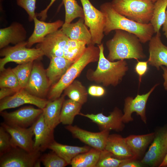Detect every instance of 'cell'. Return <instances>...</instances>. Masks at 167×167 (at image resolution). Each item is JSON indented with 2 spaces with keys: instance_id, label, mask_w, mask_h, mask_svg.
<instances>
[{
  "instance_id": "cell-19",
  "label": "cell",
  "mask_w": 167,
  "mask_h": 167,
  "mask_svg": "<svg viewBox=\"0 0 167 167\" xmlns=\"http://www.w3.org/2000/svg\"><path fill=\"white\" fill-rule=\"evenodd\" d=\"M156 34L149 41L148 61L149 65L159 70L162 66L167 67V46L162 43L160 32Z\"/></svg>"
},
{
  "instance_id": "cell-27",
  "label": "cell",
  "mask_w": 167,
  "mask_h": 167,
  "mask_svg": "<svg viewBox=\"0 0 167 167\" xmlns=\"http://www.w3.org/2000/svg\"><path fill=\"white\" fill-rule=\"evenodd\" d=\"M91 147L88 146L82 147L63 144L55 140L49 146L48 149L54 152L63 159L68 165L77 155L89 151Z\"/></svg>"
},
{
  "instance_id": "cell-46",
  "label": "cell",
  "mask_w": 167,
  "mask_h": 167,
  "mask_svg": "<svg viewBox=\"0 0 167 167\" xmlns=\"http://www.w3.org/2000/svg\"><path fill=\"white\" fill-rule=\"evenodd\" d=\"M162 30L164 32V35L167 38V10L166 11V17L164 23L162 25Z\"/></svg>"
},
{
  "instance_id": "cell-15",
  "label": "cell",
  "mask_w": 167,
  "mask_h": 167,
  "mask_svg": "<svg viewBox=\"0 0 167 167\" xmlns=\"http://www.w3.org/2000/svg\"><path fill=\"white\" fill-rule=\"evenodd\" d=\"M48 101L49 100L37 97L25 89L21 88L14 94L0 100V111L26 104L34 105L43 109Z\"/></svg>"
},
{
  "instance_id": "cell-17",
  "label": "cell",
  "mask_w": 167,
  "mask_h": 167,
  "mask_svg": "<svg viewBox=\"0 0 167 167\" xmlns=\"http://www.w3.org/2000/svg\"><path fill=\"white\" fill-rule=\"evenodd\" d=\"M1 126L10 135L12 147H19L29 152L35 151L32 140L34 135L32 125L24 128L10 126L3 122L1 123Z\"/></svg>"
},
{
  "instance_id": "cell-10",
  "label": "cell",
  "mask_w": 167,
  "mask_h": 167,
  "mask_svg": "<svg viewBox=\"0 0 167 167\" xmlns=\"http://www.w3.org/2000/svg\"><path fill=\"white\" fill-rule=\"evenodd\" d=\"M42 113V109L28 106L10 112L2 111L0 114L6 124L27 128L32 126Z\"/></svg>"
},
{
  "instance_id": "cell-1",
  "label": "cell",
  "mask_w": 167,
  "mask_h": 167,
  "mask_svg": "<svg viewBox=\"0 0 167 167\" xmlns=\"http://www.w3.org/2000/svg\"><path fill=\"white\" fill-rule=\"evenodd\" d=\"M100 10L105 17L104 34L108 35L113 30L120 29L135 35L142 43L149 41L155 33L151 24H142L130 20L120 14L113 8L110 2L102 3Z\"/></svg>"
},
{
  "instance_id": "cell-12",
  "label": "cell",
  "mask_w": 167,
  "mask_h": 167,
  "mask_svg": "<svg viewBox=\"0 0 167 167\" xmlns=\"http://www.w3.org/2000/svg\"><path fill=\"white\" fill-rule=\"evenodd\" d=\"M79 115L89 119L96 124L100 131L114 130L120 132L122 131L125 127L124 123L122 120L123 114L117 107H115L107 116L102 113L96 114L80 113Z\"/></svg>"
},
{
  "instance_id": "cell-11",
  "label": "cell",
  "mask_w": 167,
  "mask_h": 167,
  "mask_svg": "<svg viewBox=\"0 0 167 167\" xmlns=\"http://www.w3.org/2000/svg\"><path fill=\"white\" fill-rule=\"evenodd\" d=\"M69 39L60 29L46 36L36 48L40 49L44 55L49 59L63 57L64 49Z\"/></svg>"
},
{
  "instance_id": "cell-47",
  "label": "cell",
  "mask_w": 167,
  "mask_h": 167,
  "mask_svg": "<svg viewBox=\"0 0 167 167\" xmlns=\"http://www.w3.org/2000/svg\"><path fill=\"white\" fill-rule=\"evenodd\" d=\"M167 166V152L166 154L161 163L159 165V167H166Z\"/></svg>"
},
{
  "instance_id": "cell-35",
  "label": "cell",
  "mask_w": 167,
  "mask_h": 167,
  "mask_svg": "<svg viewBox=\"0 0 167 167\" xmlns=\"http://www.w3.org/2000/svg\"><path fill=\"white\" fill-rule=\"evenodd\" d=\"M1 72L0 88H8L19 90L21 88L16 75L12 69H5Z\"/></svg>"
},
{
  "instance_id": "cell-30",
  "label": "cell",
  "mask_w": 167,
  "mask_h": 167,
  "mask_svg": "<svg viewBox=\"0 0 167 167\" xmlns=\"http://www.w3.org/2000/svg\"><path fill=\"white\" fill-rule=\"evenodd\" d=\"M64 94L69 99L83 105L87 101L88 92L81 82L74 80L64 90Z\"/></svg>"
},
{
  "instance_id": "cell-28",
  "label": "cell",
  "mask_w": 167,
  "mask_h": 167,
  "mask_svg": "<svg viewBox=\"0 0 167 167\" xmlns=\"http://www.w3.org/2000/svg\"><path fill=\"white\" fill-rule=\"evenodd\" d=\"M82 105L70 99L65 100L60 113V123L64 125H72L75 117L80 113Z\"/></svg>"
},
{
  "instance_id": "cell-24",
  "label": "cell",
  "mask_w": 167,
  "mask_h": 167,
  "mask_svg": "<svg viewBox=\"0 0 167 167\" xmlns=\"http://www.w3.org/2000/svg\"><path fill=\"white\" fill-rule=\"evenodd\" d=\"M50 59L49 65L45 70L52 86L61 78L73 63L64 57H55Z\"/></svg>"
},
{
  "instance_id": "cell-22",
  "label": "cell",
  "mask_w": 167,
  "mask_h": 167,
  "mask_svg": "<svg viewBox=\"0 0 167 167\" xmlns=\"http://www.w3.org/2000/svg\"><path fill=\"white\" fill-rule=\"evenodd\" d=\"M61 29L70 39L84 41L87 45L93 44L91 34L83 18H79L75 23L63 24Z\"/></svg>"
},
{
  "instance_id": "cell-34",
  "label": "cell",
  "mask_w": 167,
  "mask_h": 167,
  "mask_svg": "<svg viewBox=\"0 0 167 167\" xmlns=\"http://www.w3.org/2000/svg\"><path fill=\"white\" fill-rule=\"evenodd\" d=\"M34 62L19 64L12 69L18 80L21 88L25 89L32 71Z\"/></svg>"
},
{
  "instance_id": "cell-31",
  "label": "cell",
  "mask_w": 167,
  "mask_h": 167,
  "mask_svg": "<svg viewBox=\"0 0 167 167\" xmlns=\"http://www.w3.org/2000/svg\"><path fill=\"white\" fill-rule=\"evenodd\" d=\"M86 42L69 38L65 46L63 57L73 63L77 61L85 52Z\"/></svg>"
},
{
  "instance_id": "cell-39",
  "label": "cell",
  "mask_w": 167,
  "mask_h": 167,
  "mask_svg": "<svg viewBox=\"0 0 167 167\" xmlns=\"http://www.w3.org/2000/svg\"><path fill=\"white\" fill-rule=\"evenodd\" d=\"M17 4L27 12L30 21L33 20L36 16L35 13L36 0H16Z\"/></svg>"
},
{
  "instance_id": "cell-33",
  "label": "cell",
  "mask_w": 167,
  "mask_h": 167,
  "mask_svg": "<svg viewBox=\"0 0 167 167\" xmlns=\"http://www.w3.org/2000/svg\"><path fill=\"white\" fill-rule=\"evenodd\" d=\"M62 1L65 11V20L63 24H70L77 18H84L83 8L79 5L76 0H62Z\"/></svg>"
},
{
  "instance_id": "cell-2",
  "label": "cell",
  "mask_w": 167,
  "mask_h": 167,
  "mask_svg": "<svg viewBox=\"0 0 167 167\" xmlns=\"http://www.w3.org/2000/svg\"><path fill=\"white\" fill-rule=\"evenodd\" d=\"M141 43L135 34L122 30H116L113 37L106 43L109 50L107 58L112 62L126 59H144L146 56Z\"/></svg>"
},
{
  "instance_id": "cell-3",
  "label": "cell",
  "mask_w": 167,
  "mask_h": 167,
  "mask_svg": "<svg viewBox=\"0 0 167 167\" xmlns=\"http://www.w3.org/2000/svg\"><path fill=\"white\" fill-rule=\"evenodd\" d=\"M97 46L100 52L97 68L95 70H88L86 77L89 80L101 84L104 86H116L121 81L128 70L127 63L124 60L109 61L104 55L103 44Z\"/></svg>"
},
{
  "instance_id": "cell-40",
  "label": "cell",
  "mask_w": 167,
  "mask_h": 167,
  "mask_svg": "<svg viewBox=\"0 0 167 167\" xmlns=\"http://www.w3.org/2000/svg\"><path fill=\"white\" fill-rule=\"evenodd\" d=\"M138 62L136 64L135 70L139 76V82H141L142 77L147 72L148 70V61Z\"/></svg>"
},
{
  "instance_id": "cell-16",
  "label": "cell",
  "mask_w": 167,
  "mask_h": 167,
  "mask_svg": "<svg viewBox=\"0 0 167 167\" xmlns=\"http://www.w3.org/2000/svg\"><path fill=\"white\" fill-rule=\"evenodd\" d=\"M50 86L46 70L40 64L33 62L31 74L25 89L35 96L44 98Z\"/></svg>"
},
{
  "instance_id": "cell-18",
  "label": "cell",
  "mask_w": 167,
  "mask_h": 167,
  "mask_svg": "<svg viewBox=\"0 0 167 167\" xmlns=\"http://www.w3.org/2000/svg\"><path fill=\"white\" fill-rule=\"evenodd\" d=\"M32 125L35 136L34 150L41 152L44 151L54 140V130L46 124L42 113Z\"/></svg>"
},
{
  "instance_id": "cell-43",
  "label": "cell",
  "mask_w": 167,
  "mask_h": 167,
  "mask_svg": "<svg viewBox=\"0 0 167 167\" xmlns=\"http://www.w3.org/2000/svg\"><path fill=\"white\" fill-rule=\"evenodd\" d=\"M19 90L8 88H1L0 90V100L12 95Z\"/></svg>"
},
{
  "instance_id": "cell-41",
  "label": "cell",
  "mask_w": 167,
  "mask_h": 167,
  "mask_svg": "<svg viewBox=\"0 0 167 167\" xmlns=\"http://www.w3.org/2000/svg\"><path fill=\"white\" fill-rule=\"evenodd\" d=\"M88 92L90 95L96 97H100L103 96L105 93V90L102 86L92 85L89 87Z\"/></svg>"
},
{
  "instance_id": "cell-9",
  "label": "cell",
  "mask_w": 167,
  "mask_h": 167,
  "mask_svg": "<svg viewBox=\"0 0 167 167\" xmlns=\"http://www.w3.org/2000/svg\"><path fill=\"white\" fill-rule=\"evenodd\" d=\"M167 152V129L155 133L154 138L147 152L140 161L144 165L159 167Z\"/></svg>"
},
{
  "instance_id": "cell-20",
  "label": "cell",
  "mask_w": 167,
  "mask_h": 167,
  "mask_svg": "<svg viewBox=\"0 0 167 167\" xmlns=\"http://www.w3.org/2000/svg\"><path fill=\"white\" fill-rule=\"evenodd\" d=\"M34 28L32 34L27 41V47H31L36 43L41 42L47 35L62 27L64 22L58 20L53 22H46L38 20L36 16L33 19Z\"/></svg>"
},
{
  "instance_id": "cell-29",
  "label": "cell",
  "mask_w": 167,
  "mask_h": 167,
  "mask_svg": "<svg viewBox=\"0 0 167 167\" xmlns=\"http://www.w3.org/2000/svg\"><path fill=\"white\" fill-rule=\"evenodd\" d=\"M101 151L92 148L76 156L70 165L72 167H96Z\"/></svg>"
},
{
  "instance_id": "cell-14",
  "label": "cell",
  "mask_w": 167,
  "mask_h": 167,
  "mask_svg": "<svg viewBox=\"0 0 167 167\" xmlns=\"http://www.w3.org/2000/svg\"><path fill=\"white\" fill-rule=\"evenodd\" d=\"M65 128L74 138L79 139L90 147L100 151L105 149L109 135V131L93 132L82 129L76 125H66Z\"/></svg>"
},
{
  "instance_id": "cell-42",
  "label": "cell",
  "mask_w": 167,
  "mask_h": 167,
  "mask_svg": "<svg viewBox=\"0 0 167 167\" xmlns=\"http://www.w3.org/2000/svg\"><path fill=\"white\" fill-rule=\"evenodd\" d=\"M144 166L135 157L124 159L119 167H140Z\"/></svg>"
},
{
  "instance_id": "cell-38",
  "label": "cell",
  "mask_w": 167,
  "mask_h": 167,
  "mask_svg": "<svg viewBox=\"0 0 167 167\" xmlns=\"http://www.w3.org/2000/svg\"><path fill=\"white\" fill-rule=\"evenodd\" d=\"M12 147L10 135L1 126L0 127V156L7 152Z\"/></svg>"
},
{
  "instance_id": "cell-6",
  "label": "cell",
  "mask_w": 167,
  "mask_h": 167,
  "mask_svg": "<svg viewBox=\"0 0 167 167\" xmlns=\"http://www.w3.org/2000/svg\"><path fill=\"white\" fill-rule=\"evenodd\" d=\"M27 41H24L13 46L5 47L0 51V71L4 70L5 65L10 62L19 64L34 62L44 56L41 50L38 48L27 47Z\"/></svg>"
},
{
  "instance_id": "cell-45",
  "label": "cell",
  "mask_w": 167,
  "mask_h": 167,
  "mask_svg": "<svg viewBox=\"0 0 167 167\" xmlns=\"http://www.w3.org/2000/svg\"><path fill=\"white\" fill-rule=\"evenodd\" d=\"M161 67L163 71L162 75L163 77L164 80L163 86L165 89L167 91V67L164 66H162Z\"/></svg>"
},
{
  "instance_id": "cell-5",
  "label": "cell",
  "mask_w": 167,
  "mask_h": 167,
  "mask_svg": "<svg viewBox=\"0 0 167 167\" xmlns=\"http://www.w3.org/2000/svg\"><path fill=\"white\" fill-rule=\"evenodd\" d=\"M113 9L127 18L142 24L150 23L154 3L150 0H112Z\"/></svg>"
},
{
  "instance_id": "cell-23",
  "label": "cell",
  "mask_w": 167,
  "mask_h": 167,
  "mask_svg": "<svg viewBox=\"0 0 167 167\" xmlns=\"http://www.w3.org/2000/svg\"><path fill=\"white\" fill-rule=\"evenodd\" d=\"M105 149L112 153L115 157L120 160L135 157L126 144L124 138L120 135L109 134Z\"/></svg>"
},
{
  "instance_id": "cell-8",
  "label": "cell",
  "mask_w": 167,
  "mask_h": 167,
  "mask_svg": "<svg viewBox=\"0 0 167 167\" xmlns=\"http://www.w3.org/2000/svg\"><path fill=\"white\" fill-rule=\"evenodd\" d=\"M80 0L84 10V23L89 28L93 44L100 45L105 35V15L100 10L95 7L89 0Z\"/></svg>"
},
{
  "instance_id": "cell-44",
  "label": "cell",
  "mask_w": 167,
  "mask_h": 167,
  "mask_svg": "<svg viewBox=\"0 0 167 167\" xmlns=\"http://www.w3.org/2000/svg\"><path fill=\"white\" fill-rule=\"evenodd\" d=\"M56 0H51L50 2L47 7L41 11L40 13L36 14V16L40 17L42 21L45 20L47 17V12L49 8Z\"/></svg>"
},
{
  "instance_id": "cell-25",
  "label": "cell",
  "mask_w": 167,
  "mask_h": 167,
  "mask_svg": "<svg viewBox=\"0 0 167 167\" xmlns=\"http://www.w3.org/2000/svg\"><path fill=\"white\" fill-rule=\"evenodd\" d=\"M65 96L63 94L54 100H49L43 109L42 114L45 122L48 126L52 129L54 130L60 123V113Z\"/></svg>"
},
{
  "instance_id": "cell-32",
  "label": "cell",
  "mask_w": 167,
  "mask_h": 167,
  "mask_svg": "<svg viewBox=\"0 0 167 167\" xmlns=\"http://www.w3.org/2000/svg\"><path fill=\"white\" fill-rule=\"evenodd\" d=\"M167 7V0H157L154 3L153 15L150 23L155 33L160 32L164 22Z\"/></svg>"
},
{
  "instance_id": "cell-37",
  "label": "cell",
  "mask_w": 167,
  "mask_h": 167,
  "mask_svg": "<svg viewBox=\"0 0 167 167\" xmlns=\"http://www.w3.org/2000/svg\"><path fill=\"white\" fill-rule=\"evenodd\" d=\"M40 159L45 167H64L68 165L66 161L53 151L41 156Z\"/></svg>"
},
{
  "instance_id": "cell-48",
  "label": "cell",
  "mask_w": 167,
  "mask_h": 167,
  "mask_svg": "<svg viewBox=\"0 0 167 167\" xmlns=\"http://www.w3.org/2000/svg\"><path fill=\"white\" fill-rule=\"evenodd\" d=\"M153 3H155L157 0H150Z\"/></svg>"
},
{
  "instance_id": "cell-36",
  "label": "cell",
  "mask_w": 167,
  "mask_h": 167,
  "mask_svg": "<svg viewBox=\"0 0 167 167\" xmlns=\"http://www.w3.org/2000/svg\"><path fill=\"white\" fill-rule=\"evenodd\" d=\"M123 160L115 157L112 153L104 149L101 151L96 167H119Z\"/></svg>"
},
{
  "instance_id": "cell-26",
  "label": "cell",
  "mask_w": 167,
  "mask_h": 167,
  "mask_svg": "<svg viewBox=\"0 0 167 167\" xmlns=\"http://www.w3.org/2000/svg\"><path fill=\"white\" fill-rule=\"evenodd\" d=\"M155 133L146 134L131 135L124 138L126 143L131 152L136 159L141 157L155 136Z\"/></svg>"
},
{
  "instance_id": "cell-4",
  "label": "cell",
  "mask_w": 167,
  "mask_h": 167,
  "mask_svg": "<svg viewBox=\"0 0 167 167\" xmlns=\"http://www.w3.org/2000/svg\"><path fill=\"white\" fill-rule=\"evenodd\" d=\"M100 50L98 46L87 45L82 56L73 63L61 78L52 86L48 95V100H54L61 96L63 91L79 75L90 63L98 61Z\"/></svg>"
},
{
  "instance_id": "cell-7",
  "label": "cell",
  "mask_w": 167,
  "mask_h": 167,
  "mask_svg": "<svg viewBox=\"0 0 167 167\" xmlns=\"http://www.w3.org/2000/svg\"><path fill=\"white\" fill-rule=\"evenodd\" d=\"M41 152H29L19 147H12L0 156V167H39Z\"/></svg>"
},
{
  "instance_id": "cell-13",
  "label": "cell",
  "mask_w": 167,
  "mask_h": 167,
  "mask_svg": "<svg viewBox=\"0 0 167 167\" xmlns=\"http://www.w3.org/2000/svg\"><path fill=\"white\" fill-rule=\"evenodd\" d=\"M158 85V84H155L148 92L145 94H138L134 98L128 96L125 99L124 113L122 117L123 123H127L133 121L134 119L131 115L133 113L135 112L140 116L142 121L146 124L147 118L146 109L147 103L149 96Z\"/></svg>"
},
{
  "instance_id": "cell-21",
  "label": "cell",
  "mask_w": 167,
  "mask_h": 167,
  "mask_svg": "<svg viewBox=\"0 0 167 167\" xmlns=\"http://www.w3.org/2000/svg\"><path fill=\"white\" fill-rule=\"evenodd\" d=\"M26 31L20 24L15 22L9 26L0 29V48L3 49L10 43L15 45L25 41Z\"/></svg>"
}]
</instances>
